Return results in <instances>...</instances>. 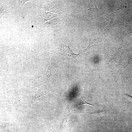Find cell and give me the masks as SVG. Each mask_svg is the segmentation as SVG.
Here are the masks:
<instances>
[{
	"instance_id": "6da1fadb",
	"label": "cell",
	"mask_w": 132,
	"mask_h": 132,
	"mask_svg": "<svg viewBox=\"0 0 132 132\" xmlns=\"http://www.w3.org/2000/svg\"><path fill=\"white\" fill-rule=\"evenodd\" d=\"M61 49L63 55L67 57L70 58H75L79 54H76L73 53L69 47L66 45L62 44L61 42Z\"/></svg>"
},
{
	"instance_id": "7a4b0ae2",
	"label": "cell",
	"mask_w": 132,
	"mask_h": 132,
	"mask_svg": "<svg viewBox=\"0 0 132 132\" xmlns=\"http://www.w3.org/2000/svg\"><path fill=\"white\" fill-rule=\"evenodd\" d=\"M84 105H90L94 107L93 104L88 103L84 100L81 99L77 100L71 103L70 106V110H71Z\"/></svg>"
},
{
	"instance_id": "3957f363",
	"label": "cell",
	"mask_w": 132,
	"mask_h": 132,
	"mask_svg": "<svg viewBox=\"0 0 132 132\" xmlns=\"http://www.w3.org/2000/svg\"><path fill=\"white\" fill-rule=\"evenodd\" d=\"M68 116H65L61 123L59 132H65L68 131Z\"/></svg>"
},
{
	"instance_id": "277c9868",
	"label": "cell",
	"mask_w": 132,
	"mask_h": 132,
	"mask_svg": "<svg viewBox=\"0 0 132 132\" xmlns=\"http://www.w3.org/2000/svg\"><path fill=\"white\" fill-rule=\"evenodd\" d=\"M107 110L106 109L99 111L91 113L81 112V113H85L92 114L96 116H101L105 115L107 114Z\"/></svg>"
},
{
	"instance_id": "5b68a950",
	"label": "cell",
	"mask_w": 132,
	"mask_h": 132,
	"mask_svg": "<svg viewBox=\"0 0 132 132\" xmlns=\"http://www.w3.org/2000/svg\"><path fill=\"white\" fill-rule=\"evenodd\" d=\"M14 124L11 123L1 122L0 128H5L8 126H14Z\"/></svg>"
},
{
	"instance_id": "8992f818",
	"label": "cell",
	"mask_w": 132,
	"mask_h": 132,
	"mask_svg": "<svg viewBox=\"0 0 132 132\" xmlns=\"http://www.w3.org/2000/svg\"><path fill=\"white\" fill-rule=\"evenodd\" d=\"M97 44L95 42H93L91 41L90 40H89V45L87 48L85 49L84 52L88 50L90 48L94 46H97Z\"/></svg>"
},
{
	"instance_id": "52a82bcc",
	"label": "cell",
	"mask_w": 132,
	"mask_h": 132,
	"mask_svg": "<svg viewBox=\"0 0 132 132\" xmlns=\"http://www.w3.org/2000/svg\"><path fill=\"white\" fill-rule=\"evenodd\" d=\"M124 132H130L132 128V124L128 123V125L126 127H124Z\"/></svg>"
},
{
	"instance_id": "ba28073f",
	"label": "cell",
	"mask_w": 132,
	"mask_h": 132,
	"mask_svg": "<svg viewBox=\"0 0 132 132\" xmlns=\"http://www.w3.org/2000/svg\"><path fill=\"white\" fill-rule=\"evenodd\" d=\"M124 97L132 105V97L126 94H124Z\"/></svg>"
}]
</instances>
